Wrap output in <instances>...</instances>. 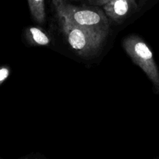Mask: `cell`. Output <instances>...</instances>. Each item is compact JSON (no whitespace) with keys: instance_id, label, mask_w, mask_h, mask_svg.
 I'll return each instance as SVG.
<instances>
[{"instance_id":"obj_10","label":"cell","mask_w":159,"mask_h":159,"mask_svg":"<svg viewBox=\"0 0 159 159\" xmlns=\"http://www.w3.org/2000/svg\"><path fill=\"white\" fill-rule=\"evenodd\" d=\"M22 159H29V158H22ZM30 159H32V158H30Z\"/></svg>"},{"instance_id":"obj_1","label":"cell","mask_w":159,"mask_h":159,"mask_svg":"<svg viewBox=\"0 0 159 159\" xmlns=\"http://www.w3.org/2000/svg\"><path fill=\"white\" fill-rule=\"evenodd\" d=\"M56 16L65 18L73 25L106 38L109 30L108 17L97 7H77L66 0H52Z\"/></svg>"},{"instance_id":"obj_7","label":"cell","mask_w":159,"mask_h":159,"mask_svg":"<svg viewBox=\"0 0 159 159\" xmlns=\"http://www.w3.org/2000/svg\"><path fill=\"white\" fill-rule=\"evenodd\" d=\"M111 1V0H88L90 4L96 7H104Z\"/></svg>"},{"instance_id":"obj_6","label":"cell","mask_w":159,"mask_h":159,"mask_svg":"<svg viewBox=\"0 0 159 159\" xmlns=\"http://www.w3.org/2000/svg\"><path fill=\"white\" fill-rule=\"evenodd\" d=\"M30 14L36 22L43 24L45 20V0H27Z\"/></svg>"},{"instance_id":"obj_8","label":"cell","mask_w":159,"mask_h":159,"mask_svg":"<svg viewBox=\"0 0 159 159\" xmlns=\"http://www.w3.org/2000/svg\"><path fill=\"white\" fill-rule=\"evenodd\" d=\"M9 73H10V71H9L7 68H2L0 70V84L7 79V77L9 75Z\"/></svg>"},{"instance_id":"obj_3","label":"cell","mask_w":159,"mask_h":159,"mask_svg":"<svg viewBox=\"0 0 159 159\" xmlns=\"http://www.w3.org/2000/svg\"><path fill=\"white\" fill-rule=\"evenodd\" d=\"M123 45L133 62L143 70L159 93V70L148 45L139 37L130 35L125 38Z\"/></svg>"},{"instance_id":"obj_5","label":"cell","mask_w":159,"mask_h":159,"mask_svg":"<svg viewBox=\"0 0 159 159\" xmlns=\"http://www.w3.org/2000/svg\"><path fill=\"white\" fill-rule=\"evenodd\" d=\"M26 37L29 43L34 45H47L50 43V38L43 30L38 27H29L26 30Z\"/></svg>"},{"instance_id":"obj_4","label":"cell","mask_w":159,"mask_h":159,"mask_svg":"<svg viewBox=\"0 0 159 159\" xmlns=\"http://www.w3.org/2000/svg\"><path fill=\"white\" fill-rule=\"evenodd\" d=\"M138 5L136 0H111L103 7L107 17L117 24H121L137 11Z\"/></svg>"},{"instance_id":"obj_2","label":"cell","mask_w":159,"mask_h":159,"mask_svg":"<svg viewBox=\"0 0 159 159\" xmlns=\"http://www.w3.org/2000/svg\"><path fill=\"white\" fill-rule=\"evenodd\" d=\"M59 24L69 45L79 56L88 57L98 52L105 38L73 25L62 16H57Z\"/></svg>"},{"instance_id":"obj_11","label":"cell","mask_w":159,"mask_h":159,"mask_svg":"<svg viewBox=\"0 0 159 159\" xmlns=\"http://www.w3.org/2000/svg\"><path fill=\"white\" fill-rule=\"evenodd\" d=\"M76 1H77V0H76Z\"/></svg>"},{"instance_id":"obj_9","label":"cell","mask_w":159,"mask_h":159,"mask_svg":"<svg viewBox=\"0 0 159 159\" xmlns=\"http://www.w3.org/2000/svg\"><path fill=\"white\" fill-rule=\"evenodd\" d=\"M147 1H148V0H139V5H138V7H143V6L144 5L145 3H146Z\"/></svg>"}]
</instances>
